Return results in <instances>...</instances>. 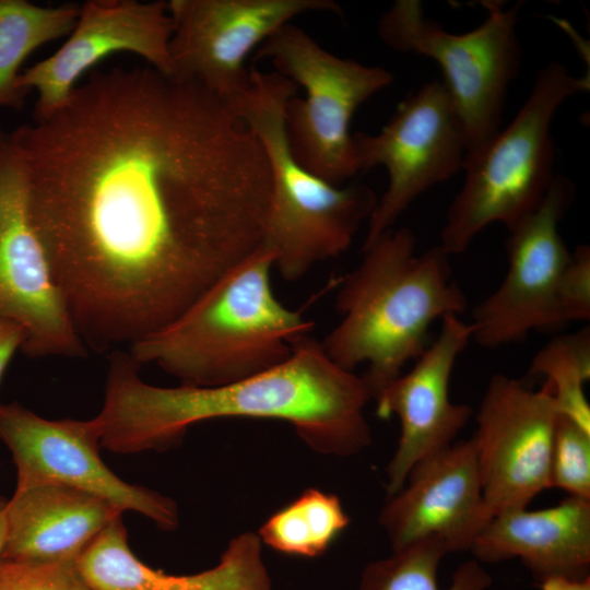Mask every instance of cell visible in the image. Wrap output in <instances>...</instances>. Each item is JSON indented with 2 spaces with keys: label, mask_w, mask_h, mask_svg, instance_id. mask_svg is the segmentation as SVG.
Masks as SVG:
<instances>
[{
  "label": "cell",
  "mask_w": 590,
  "mask_h": 590,
  "mask_svg": "<svg viewBox=\"0 0 590 590\" xmlns=\"http://www.w3.org/2000/svg\"><path fill=\"white\" fill-rule=\"evenodd\" d=\"M13 133L33 226L85 346L160 330L263 243L264 150L197 82L146 63L94 70Z\"/></svg>",
  "instance_id": "cell-1"
},
{
  "label": "cell",
  "mask_w": 590,
  "mask_h": 590,
  "mask_svg": "<svg viewBox=\"0 0 590 590\" xmlns=\"http://www.w3.org/2000/svg\"><path fill=\"white\" fill-rule=\"evenodd\" d=\"M129 352L110 355L105 400L94 417L102 448L115 453L164 450L200 422L243 417L293 426L314 451L351 457L371 441L364 410L371 393L363 377L330 359L309 334L264 373L216 387H158L143 381Z\"/></svg>",
  "instance_id": "cell-2"
},
{
  "label": "cell",
  "mask_w": 590,
  "mask_h": 590,
  "mask_svg": "<svg viewBox=\"0 0 590 590\" xmlns=\"http://www.w3.org/2000/svg\"><path fill=\"white\" fill-rule=\"evenodd\" d=\"M408 227L389 229L362 249L361 262L335 297L341 321L321 342L332 362L363 377L371 397L427 347L437 319L461 316L468 298L452 278L450 255L439 245L421 255Z\"/></svg>",
  "instance_id": "cell-3"
},
{
  "label": "cell",
  "mask_w": 590,
  "mask_h": 590,
  "mask_svg": "<svg viewBox=\"0 0 590 590\" xmlns=\"http://www.w3.org/2000/svg\"><path fill=\"white\" fill-rule=\"evenodd\" d=\"M272 270L273 253L262 244L175 320L131 344L130 355L191 387L228 385L281 365L314 322L276 298Z\"/></svg>",
  "instance_id": "cell-4"
},
{
  "label": "cell",
  "mask_w": 590,
  "mask_h": 590,
  "mask_svg": "<svg viewBox=\"0 0 590 590\" xmlns=\"http://www.w3.org/2000/svg\"><path fill=\"white\" fill-rule=\"evenodd\" d=\"M589 88L588 74L577 78L559 62L547 63L508 126L467 151L464 181L440 232L439 246L447 253L464 252L488 225L502 223L509 229L539 206L555 176L554 115L565 101Z\"/></svg>",
  "instance_id": "cell-5"
},
{
  "label": "cell",
  "mask_w": 590,
  "mask_h": 590,
  "mask_svg": "<svg viewBox=\"0 0 590 590\" xmlns=\"http://www.w3.org/2000/svg\"><path fill=\"white\" fill-rule=\"evenodd\" d=\"M255 57L269 61L276 73L305 91L304 98L293 96L284 109L286 138L296 161L334 186L355 177L353 115L389 86L393 74L326 50L293 23L264 40Z\"/></svg>",
  "instance_id": "cell-6"
},
{
  "label": "cell",
  "mask_w": 590,
  "mask_h": 590,
  "mask_svg": "<svg viewBox=\"0 0 590 590\" xmlns=\"http://www.w3.org/2000/svg\"><path fill=\"white\" fill-rule=\"evenodd\" d=\"M484 7L483 23L463 34L426 19L418 0H397L377 24V34L388 47L430 58L440 67L468 151L503 127L507 92L522 55L516 31L522 3L506 9L500 1H487Z\"/></svg>",
  "instance_id": "cell-7"
},
{
  "label": "cell",
  "mask_w": 590,
  "mask_h": 590,
  "mask_svg": "<svg viewBox=\"0 0 590 590\" xmlns=\"http://www.w3.org/2000/svg\"><path fill=\"white\" fill-rule=\"evenodd\" d=\"M359 172L382 166L388 186L368 219L362 249L392 228L422 193L462 170L467 138L442 81L421 85L376 134L352 135Z\"/></svg>",
  "instance_id": "cell-8"
},
{
  "label": "cell",
  "mask_w": 590,
  "mask_h": 590,
  "mask_svg": "<svg viewBox=\"0 0 590 590\" xmlns=\"http://www.w3.org/2000/svg\"><path fill=\"white\" fill-rule=\"evenodd\" d=\"M0 318L23 328L21 351L28 357L87 354L31 220L22 150L1 126Z\"/></svg>",
  "instance_id": "cell-9"
},
{
  "label": "cell",
  "mask_w": 590,
  "mask_h": 590,
  "mask_svg": "<svg viewBox=\"0 0 590 590\" xmlns=\"http://www.w3.org/2000/svg\"><path fill=\"white\" fill-rule=\"evenodd\" d=\"M575 196L574 182L556 173L539 206L507 229V273L471 314L472 340L480 346L499 347L566 324L558 287L571 252L559 222Z\"/></svg>",
  "instance_id": "cell-10"
},
{
  "label": "cell",
  "mask_w": 590,
  "mask_h": 590,
  "mask_svg": "<svg viewBox=\"0 0 590 590\" xmlns=\"http://www.w3.org/2000/svg\"><path fill=\"white\" fill-rule=\"evenodd\" d=\"M559 412L551 387L532 390L497 374L475 414L472 437L487 520L526 508L550 488V461Z\"/></svg>",
  "instance_id": "cell-11"
},
{
  "label": "cell",
  "mask_w": 590,
  "mask_h": 590,
  "mask_svg": "<svg viewBox=\"0 0 590 590\" xmlns=\"http://www.w3.org/2000/svg\"><path fill=\"white\" fill-rule=\"evenodd\" d=\"M173 74L226 101L250 84L246 60L282 26L308 12L341 14L332 0H170Z\"/></svg>",
  "instance_id": "cell-12"
},
{
  "label": "cell",
  "mask_w": 590,
  "mask_h": 590,
  "mask_svg": "<svg viewBox=\"0 0 590 590\" xmlns=\"http://www.w3.org/2000/svg\"><path fill=\"white\" fill-rule=\"evenodd\" d=\"M0 439L17 471L16 488L57 483L106 499L170 531L179 524L176 503L118 477L99 456L97 424L91 420H47L17 402L0 403Z\"/></svg>",
  "instance_id": "cell-13"
},
{
  "label": "cell",
  "mask_w": 590,
  "mask_h": 590,
  "mask_svg": "<svg viewBox=\"0 0 590 590\" xmlns=\"http://www.w3.org/2000/svg\"><path fill=\"white\" fill-rule=\"evenodd\" d=\"M173 27L166 1H85L59 49L20 75L19 86L37 93L33 120L61 108L81 79L116 52L134 54L156 70L173 74Z\"/></svg>",
  "instance_id": "cell-14"
},
{
  "label": "cell",
  "mask_w": 590,
  "mask_h": 590,
  "mask_svg": "<svg viewBox=\"0 0 590 590\" xmlns=\"http://www.w3.org/2000/svg\"><path fill=\"white\" fill-rule=\"evenodd\" d=\"M472 340V326L457 315L441 319L437 339L413 367L375 397L380 418L400 423L397 449L387 467V492L396 494L421 461L450 447L473 414L468 404L453 403L450 377L460 354Z\"/></svg>",
  "instance_id": "cell-15"
},
{
  "label": "cell",
  "mask_w": 590,
  "mask_h": 590,
  "mask_svg": "<svg viewBox=\"0 0 590 590\" xmlns=\"http://www.w3.org/2000/svg\"><path fill=\"white\" fill-rule=\"evenodd\" d=\"M384 506L379 523L392 551L435 541L448 553L469 551L488 522L472 438L418 462Z\"/></svg>",
  "instance_id": "cell-16"
},
{
  "label": "cell",
  "mask_w": 590,
  "mask_h": 590,
  "mask_svg": "<svg viewBox=\"0 0 590 590\" xmlns=\"http://www.w3.org/2000/svg\"><path fill=\"white\" fill-rule=\"evenodd\" d=\"M255 532L232 539L212 568L169 575L143 564L131 551L121 517L108 524L76 560L90 590H274Z\"/></svg>",
  "instance_id": "cell-17"
},
{
  "label": "cell",
  "mask_w": 590,
  "mask_h": 590,
  "mask_svg": "<svg viewBox=\"0 0 590 590\" xmlns=\"http://www.w3.org/2000/svg\"><path fill=\"white\" fill-rule=\"evenodd\" d=\"M121 511L87 492L57 483L16 488L5 506L2 558L76 562Z\"/></svg>",
  "instance_id": "cell-18"
},
{
  "label": "cell",
  "mask_w": 590,
  "mask_h": 590,
  "mask_svg": "<svg viewBox=\"0 0 590 590\" xmlns=\"http://www.w3.org/2000/svg\"><path fill=\"white\" fill-rule=\"evenodd\" d=\"M477 562L519 558L539 579L588 576L590 499L567 496L539 510L516 508L494 516L470 547Z\"/></svg>",
  "instance_id": "cell-19"
},
{
  "label": "cell",
  "mask_w": 590,
  "mask_h": 590,
  "mask_svg": "<svg viewBox=\"0 0 590 590\" xmlns=\"http://www.w3.org/2000/svg\"><path fill=\"white\" fill-rule=\"evenodd\" d=\"M79 4L42 7L26 0H0V106L22 110L27 92L19 86L21 68L40 46L69 35Z\"/></svg>",
  "instance_id": "cell-20"
},
{
  "label": "cell",
  "mask_w": 590,
  "mask_h": 590,
  "mask_svg": "<svg viewBox=\"0 0 590 590\" xmlns=\"http://www.w3.org/2000/svg\"><path fill=\"white\" fill-rule=\"evenodd\" d=\"M349 523L338 496L309 488L274 512L257 534L278 552L315 557L324 553Z\"/></svg>",
  "instance_id": "cell-21"
},
{
  "label": "cell",
  "mask_w": 590,
  "mask_h": 590,
  "mask_svg": "<svg viewBox=\"0 0 590 590\" xmlns=\"http://www.w3.org/2000/svg\"><path fill=\"white\" fill-rule=\"evenodd\" d=\"M446 554L445 546L435 541L392 551L365 567L358 590H440L437 573ZM491 585V575L476 559H470L458 566L446 590H487Z\"/></svg>",
  "instance_id": "cell-22"
},
{
  "label": "cell",
  "mask_w": 590,
  "mask_h": 590,
  "mask_svg": "<svg viewBox=\"0 0 590 590\" xmlns=\"http://www.w3.org/2000/svg\"><path fill=\"white\" fill-rule=\"evenodd\" d=\"M530 374L543 376L560 415L590 432V404L583 385L590 379V330L550 340L533 357Z\"/></svg>",
  "instance_id": "cell-23"
},
{
  "label": "cell",
  "mask_w": 590,
  "mask_h": 590,
  "mask_svg": "<svg viewBox=\"0 0 590 590\" xmlns=\"http://www.w3.org/2000/svg\"><path fill=\"white\" fill-rule=\"evenodd\" d=\"M553 487L568 496L590 499V432L560 414L550 461V488Z\"/></svg>",
  "instance_id": "cell-24"
},
{
  "label": "cell",
  "mask_w": 590,
  "mask_h": 590,
  "mask_svg": "<svg viewBox=\"0 0 590 590\" xmlns=\"http://www.w3.org/2000/svg\"><path fill=\"white\" fill-rule=\"evenodd\" d=\"M0 590H90L76 562L38 563L0 557Z\"/></svg>",
  "instance_id": "cell-25"
},
{
  "label": "cell",
  "mask_w": 590,
  "mask_h": 590,
  "mask_svg": "<svg viewBox=\"0 0 590 590\" xmlns=\"http://www.w3.org/2000/svg\"><path fill=\"white\" fill-rule=\"evenodd\" d=\"M559 310L565 323L590 319V248L579 245L565 267L558 287Z\"/></svg>",
  "instance_id": "cell-26"
},
{
  "label": "cell",
  "mask_w": 590,
  "mask_h": 590,
  "mask_svg": "<svg viewBox=\"0 0 590 590\" xmlns=\"http://www.w3.org/2000/svg\"><path fill=\"white\" fill-rule=\"evenodd\" d=\"M25 341L23 328L14 321L0 318V382L17 350Z\"/></svg>",
  "instance_id": "cell-27"
},
{
  "label": "cell",
  "mask_w": 590,
  "mask_h": 590,
  "mask_svg": "<svg viewBox=\"0 0 590 590\" xmlns=\"http://www.w3.org/2000/svg\"><path fill=\"white\" fill-rule=\"evenodd\" d=\"M540 590H590V577H548L540 580Z\"/></svg>",
  "instance_id": "cell-28"
},
{
  "label": "cell",
  "mask_w": 590,
  "mask_h": 590,
  "mask_svg": "<svg viewBox=\"0 0 590 590\" xmlns=\"http://www.w3.org/2000/svg\"><path fill=\"white\" fill-rule=\"evenodd\" d=\"M8 499L0 496V557L4 545L5 539V506Z\"/></svg>",
  "instance_id": "cell-29"
}]
</instances>
